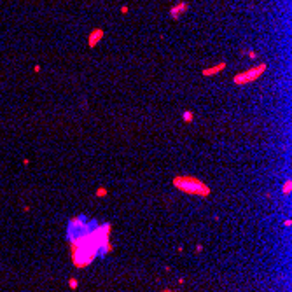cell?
Returning a JSON list of instances; mask_svg holds the SVG:
<instances>
[{
	"label": "cell",
	"mask_w": 292,
	"mask_h": 292,
	"mask_svg": "<svg viewBox=\"0 0 292 292\" xmlns=\"http://www.w3.org/2000/svg\"><path fill=\"white\" fill-rule=\"evenodd\" d=\"M163 292H175V291H163Z\"/></svg>",
	"instance_id": "obj_13"
},
{
	"label": "cell",
	"mask_w": 292,
	"mask_h": 292,
	"mask_svg": "<svg viewBox=\"0 0 292 292\" xmlns=\"http://www.w3.org/2000/svg\"><path fill=\"white\" fill-rule=\"evenodd\" d=\"M172 184H173L175 189H179L186 194H193V196H203L205 198V196H210V193H212V189L205 182H201L200 179L191 177V175H177L172 180Z\"/></svg>",
	"instance_id": "obj_1"
},
{
	"label": "cell",
	"mask_w": 292,
	"mask_h": 292,
	"mask_svg": "<svg viewBox=\"0 0 292 292\" xmlns=\"http://www.w3.org/2000/svg\"><path fill=\"white\" fill-rule=\"evenodd\" d=\"M187 11H189V4L187 2H177L175 5L170 7V16H172V19L179 21L182 18V14H186Z\"/></svg>",
	"instance_id": "obj_3"
},
{
	"label": "cell",
	"mask_w": 292,
	"mask_h": 292,
	"mask_svg": "<svg viewBox=\"0 0 292 292\" xmlns=\"http://www.w3.org/2000/svg\"><path fill=\"white\" fill-rule=\"evenodd\" d=\"M121 14H128V5H123V7H121Z\"/></svg>",
	"instance_id": "obj_11"
},
{
	"label": "cell",
	"mask_w": 292,
	"mask_h": 292,
	"mask_svg": "<svg viewBox=\"0 0 292 292\" xmlns=\"http://www.w3.org/2000/svg\"><path fill=\"white\" fill-rule=\"evenodd\" d=\"M224 68H226V61H221V63H217V65H214V67H208V68L201 70V75H203V77H210V75H215V74L222 72Z\"/></svg>",
	"instance_id": "obj_5"
},
{
	"label": "cell",
	"mask_w": 292,
	"mask_h": 292,
	"mask_svg": "<svg viewBox=\"0 0 292 292\" xmlns=\"http://www.w3.org/2000/svg\"><path fill=\"white\" fill-rule=\"evenodd\" d=\"M182 119H184V123H193L194 114H193L191 110H184V112H182Z\"/></svg>",
	"instance_id": "obj_6"
},
{
	"label": "cell",
	"mask_w": 292,
	"mask_h": 292,
	"mask_svg": "<svg viewBox=\"0 0 292 292\" xmlns=\"http://www.w3.org/2000/svg\"><path fill=\"white\" fill-rule=\"evenodd\" d=\"M247 56H249L250 60H257V56H259V54H257L256 51H249V53H247Z\"/></svg>",
	"instance_id": "obj_10"
},
{
	"label": "cell",
	"mask_w": 292,
	"mask_h": 292,
	"mask_svg": "<svg viewBox=\"0 0 292 292\" xmlns=\"http://www.w3.org/2000/svg\"><path fill=\"white\" fill-rule=\"evenodd\" d=\"M103 35H105L103 28H95V30H91V33L88 35V47H89V49L96 47V46H98V42L103 39Z\"/></svg>",
	"instance_id": "obj_4"
},
{
	"label": "cell",
	"mask_w": 292,
	"mask_h": 292,
	"mask_svg": "<svg viewBox=\"0 0 292 292\" xmlns=\"http://www.w3.org/2000/svg\"><path fill=\"white\" fill-rule=\"evenodd\" d=\"M268 70V65L266 63H259V65H254L252 68H247V70H243V72H240V74H236L235 77H233V82L236 84V86H245V84H250V82H254V81H257L264 72Z\"/></svg>",
	"instance_id": "obj_2"
},
{
	"label": "cell",
	"mask_w": 292,
	"mask_h": 292,
	"mask_svg": "<svg viewBox=\"0 0 292 292\" xmlns=\"http://www.w3.org/2000/svg\"><path fill=\"white\" fill-rule=\"evenodd\" d=\"M77 285H79V282H77L75 278H70V280H68V287H70V289H77Z\"/></svg>",
	"instance_id": "obj_9"
},
{
	"label": "cell",
	"mask_w": 292,
	"mask_h": 292,
	"mask_svg": "<svg viewBox=\"0 0 292 292\" xmlns=\"http://www.w3.org/2000/svg\"><path fill=\"white\" fill-rule=\"evenodd\" d=\"M96 196H98V198L107 196V189H105V187H98V189H96Z\"/></svg>",
	"instance_id": "obj_8"
},
{
	"label": "cell",
	"mask_w": 292,
	"mask_h": 292,
	"mask_svg": "<svg viewBox=\"0 0 292 292\" xmlns=\"http://www.w3.org/2000/svg\"><path fill=\"white\" fill-rule=\"evenodd\" d=\"M203 250V245H196V252H201Z\"/></svg>",
	"instance_id": "obj_12"
},
{
	"label": "cell",
	"mask_w": 292,
	"mask_h": 292,
	"mask_svg": "<svg viewBox=\"0 0 292 292\" xmlns=\"http://www.w3.org/2000/svg\"><path fill=\"white\" fill-rule=\"evenodd\" d=\"M291 187H292V182L291 180H285V184H284V193H285V194H291Z\"/></svg>",
	"instance_id": "obj_7"
}]
</instances>
